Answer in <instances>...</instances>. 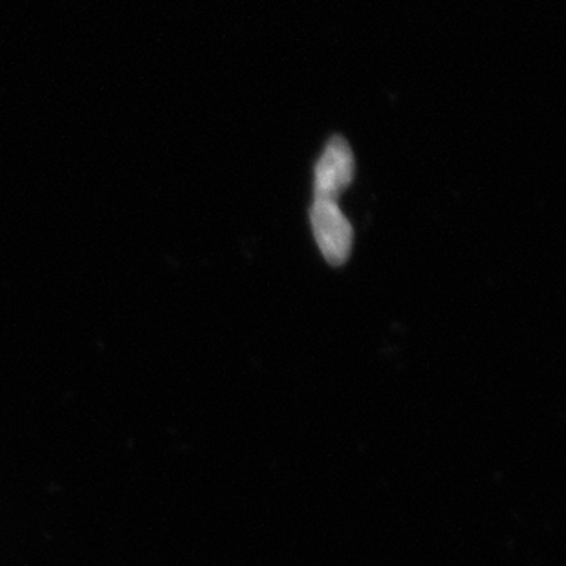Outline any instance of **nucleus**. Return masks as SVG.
<instances>
[{
  "label": "nucleus",
  "instance_id": "nucleus-1",
  "mask_svg": "<svg viewBox=\"0 0 566 566\" xmlns=\"http://www.w3.org/2000/svg\"><path fill=\"white\" fill-rule=\"evenodd\" d=\"M311 224L321 253L331 264H343L353 250L354 231L334 198H314Z\"/></svg>",
  "mask_w": 566,
  "mask_h": 566
},
{
  "label": "nucleus",
  "instance_id": "nucleus-2",
  "mask_svg": "<svg viewBox=\"0 0 566 566\" xmlns=\"http://www.w3.org/2000/svg\"><path fill=\"white\" fill-rule=\"evenodd\" d=\"M354 156L347 142L334 138L328 142L315 166V198H334L353 182Z\"/></svg>",
  "mask_w": 566,
  "mask_h": 566
}]
</instances>
